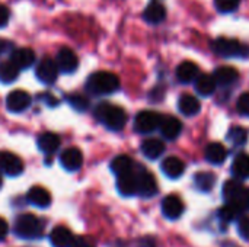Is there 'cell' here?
<instances>
[{
    "mask_svg": "<svg viewBox=\"0 0 249 247\" xmlns=\"http://www.w3.org/2000/svg\"><path fill=\"white\" fill-rule=\"evenodd\" d=\"M35 74L38 77V80L44 84H53L57 77H58V67L57 63L54 60H51L50 57H44L35 70Z\"/></svg>",
    "mask_w": 249,
    "mask_h": 247,
    "instance_id": "cell-7",
    "label": "cell"
},
{
    "mask_svg": "<svg viewBox=\"0 0 249 247\" xmlns=\"http://www.w3.org/2000/svg\"><path fill=\"white\" fill-rule=\"evenodd\" d=\"M136 178H137V194L140 197L152 198L158 194V183L150 172L140 169L139 172H136Z\"/></svg>",
    "mask_w": 249,
    "mask_h": 247,
    "instance_id": "cell-6",
    "label": "cell"
},
{
    "mask_svg": "<svg viewBox=\"0 0 249 247\" xmlns=\"http://www.w3.org/2000/svg\"><path fill=\"white\" fill-rule=\"evenodd\" d=\"M178 109L185 116H194L200 112L201 105L198 99L193 95H182L178 100Z\"/></svg>",
    "mask_w": 249,
    "mask_h": 247,
    "instance_id": "cell-23",
    "label": "cell"
},
{
    "mask_svg": "<svg viewBox=\"0 0 249 247\" xmlns=\"http://www.w3.org/2000/svg\"><path fill=\"white\" fill-rule=\"evenodd\" d=\"M86 89L92 95H111L120 89V79L111 71H96L89 76Z\"/></svg>",
    "mask_w": 249,
    "mask_h": 247,
    "instance_id": "cell-2",
    "label": "cell"
},
{
    "mask_svg": "<svg viewBox=\"0 0 249 247\" xmlns=\"http://www.w3.org/2000/svg\"><path fill=\"white\" fill-rule=\"evenodd\" d=\"M39 98H41V99H42V100H44V102L48 105V106H51V108H54V106L58 103V100H57V99H55V98H54L51 93H42Z\"/></svg>",
    "mask_w": 249,
    "mask_h": 247,
    "instance_id": "cell-41",
    "label": "cell"
},
{
    "mask_svg": "<svg viewBox=\"0 0 249 247\" xmlns=\"http://www.w3.org/2000/svg\"><path fill=\"white\" fill-rule=\"evenodd\" d=\"M238 77H239L238 71L233 67H228V66L216 68V71L213 74L216 86H222V87H228V86L233 84L238 80Z\"/></svg>",
    "mask_w": 249,
    "mask_h": 247,
    "instance_id": "cell-20",
    "label": "cell"
},
{
    "mask_svg": "<svg viewBox=\"0 0 249 247\" xmlns=\"http://www.w3.org/2000/svg\"><path fill=\"white\" fill-rule=\"evenodd\" d=\"M109 167H111L112 173H115L117 176H120V175L133 172L134 162H133L128 156H118V157H115V159L111 162V166H109Z\"/></svg>",
    "mask_w": 249,
    "mask_h": 247,
    "instance_id": "cell-31",
    "label": "cell"
},
{
    "mask_svg": "<svg viewBox=\"0 0 249 247\" xmlns=\"http://www.w3.org/2000/svg\"><path fill=\"white\" fill-rule=\"evenodd\" d=\"M226 138H228L232 144H235V146H244V144L247 143V140H248V132H247V130L242 128V127H232V128L229 130Z\"/></svg>",
    "mask_w": 249,
    "mask_h": 247,
    "instance_id": "cell-33",
    "label": "cell"
},
{
    "mask_svg": "<svg viewBox=\"0 0 249 247\" xmlns=\"http://www.w3.org/2000/svg\"><path fill=\"white\" fill-rule=\"evenodd\" d=\"M162 213L169 220H177L184 213V204L177 195H168L162 201Z\"/></svg>",
    "mask_w": 249,
    "mask_h": 247,
    "instance_id": "cell-12",
    "label": "cell"
},
{
    "mask_svg": "<svg viewBox=\"0 0 249 247\" xmlns=\"http://www.w3.org/2000/svg\"><path fill=\"white\" fill-rule=\"evenodd\" d=\"M6 48H7V42L3 41V39H0V54H3Z\"/></svg>",
    "mask_w": 249,
    "mask_h": 247,
    "instance_id": "cell-43",
    "label": "cell"
},
{
    "mask_svg": "<svg viewBox=\"0 0 249 247\" xmlns=\"http://www.w3.org/2000/svg\"><path fill=\"white\" fill-rule=\"evenodd\" d=\"M245 191V186L241 183V179H231L223 185V198L226 202H239L242 194Z\"/></svg>",
    "mask_w": 249,
    "mask_h": 247,
    "instance_id": "cell-19",
    "label": "cell"
},
{
    "mask_svg": "<svg viewBox=\"0 0 249 247\" xmlns=\"http://www.w3.org/2000/svg\"><path fill=\"white\" fill-rule=\"evenodd\" d=\"M60 163L67 172H76L83 165V154L77 147H69L60 154Z\"/></svg>",
    "mask_w": 249,
    "mask_h": 247,
    "instance_id": "cell-11",
    "label": "cell"
},
{
    "mask_svg": "<svg viewBox=\"0 0 249 247\" xmlns=\"http://www.w3.org/2000/svg\"><path fill=\"white\" fill-rule=\"evenodd\" d=\"M212 49L220 57H239V58H248L249 47L236 41V39H226V38H217L212 42Z\"/></svg>",
    "mask_w": 249,
    "mask_h": 247,
    "instance_id": "cell-4",
    "label": "cell"
},
{
    "mask_svg": "<svg viewBox=\"0 0 249 247\" xmlns=\"http://www.w3.org/2000/svg\"><path fill=\"white\" fill-rule=\"evenodd\" d=\"M55 63H57L58 71L66 73V74L74 73L79 67V58H77L76 52L70 48H61L57 52Z\"/></svg>",
    "mask_w": 249,
    "mask_h": 247,
    "instance_id": "cell-9",
    "label": "cell"
},
{
    "mask_svg": "<svg viewBox=\"0 0 249 247\" xmlns=\"http://www.w3.org/2000/svg\"><path fill=\"white\" fill-rule=\"evenodd\" d=\"M197 76H198V67L191 61H184L177 67V79L184 84L193 83L197 79Z\"/></svg>",
    "mask_w": 249,
    "mask_h": 247,
    "instance_id": "cell-22",
    "label": "cell"
},
{
    "mask_svg": "<svg viewBox=\"0 0 249 247\" xmlns=\"http://www.w3.org/2000/svg\"><path fill=\"white\" fill-rule=\"evenodd\" d=\"M160 169L165 173V176H168L169 179H178L185 172V163L181 159L172 156V157H166L162 162Z\"/></svg>",
    "mask_w": 249,
    "mask_h": 247,
    "instance_id": "cell-16",
    "label": "cell"
},
{
    "mask_svg": "<svg viewBox=\"0 0 249 247\" xmlns=\"http://www.w3.org/2000/svg\"><path fill=\"white\" fill-rule=\"evenodd\" d=\"M143 17L150 25H158L166 17V9L159 0H152L144 9Z\"/></svg>",
    "mask_w": 249,
    "mask_h": 247,
    "instance_id": "cell-15",
    "label": "cell"
},
{
    "mask_svg": "<svg viewBox=\"0 0 249 247\" xmlns=\"http://www.w3.org/2000/svg\"><path fill=\"white\" fill-rule=\"evenodd\" d=\"M31 96L23 90H13L6 98V106L13 114H20L31 106Z\"/></svg>",
    "mask_w": 249,
    "mask_h": 247,
    "instance_id": "cell-10",
    "label": "cell"
},
{
    "mask_svg": "<svg viewBox=\"0 0 249 247\" xmlns=\"http://www.w3.org/2000/svg\"><path fill=\"white\" fill-rule=\"evenodd\" d=\"M1 185H3V179H1V175H0V188H1Z\"/></svg>",
    "mask_w": 249,
    "mask_h": 247,
    "instance_id": "cell-44",
    "label": "cell"
},
{
    "mask_svg": "<svg viewBox=\"0 0 249 247\" xmlns=\"http://www.w3.org/2000/svg\"><path fill=\"white\" fill-rule=\"evenodd\" d=\"M10 61L19 68V70H25L34 66L35 63V52L31 48H18L12 52L10 55Z\"/></svg>",
    "mask_w": 249,
    "mask_h": 247,
    "instance_id": "cell-17",
    "label": "cell"
},
{
    "mask_svg": "<svg viewBox=\"0 0 249 247\" xmlns=\"http://www.w3.org/2000/svg\"><path fill=\"white\" fill-rule=\"evenodd\" d=\"M26 199L29 204H32L34 207H38V208H47L50 207L51 204V194L41 188V186H34L28 191L26 194Z\"/></svg>",
    "mask_w": 249,
    "mask_h": 247,
    "instance_id": "cell-18",
    "label": "cell"
},
{
    "mask_svg": "<svg viewBox=\"0 0 249 247\" xmlns=\"http://www.w3.org/2000/svg\"><path fill=\"white\" fill-rule=\"evenodd\" d=\"M162 115L153 111H142L134 118V130L140 134H150L160 125Z\"/></svg>",
    "mask_w": 249,
    "mask_h": 247,
    "instance_id": "cell-5",
    "label": "cell"
},
{
    "mask_svg": "<svg viewBox=\"0 0 249 247\" xmlns=\"http://www.w3.org/2000/svg\"><path fill=\"white\" fill-rule=\"evenodd\" d=\"M38 147L45 154H53L60 147V137L53 132H44L38 137Z\"/></svg>",
    "mask_w": 249,
    "mask_h": 247,
    "instance_id": "cell-26",
    "label": "cell"
},
{
    "mask_svg": "<svg viewBox=\"0 0 249 247\" xmlns=\"http://www.w3.org/2000/svg\"><path fill=\"white\" fill-rule=\"evenodd\" d=\"M9 17H10V12L6 6L0 4V28H4L9 22Z\"/></svg>",
    "mask_w": 249,
    "mask_h": 247,
    "instance_id": "cell-39",
    "label": "cell"
},
{
    "mask_svg": "<svg viewBox=\"0 0 249 247\" xmlns=\"http://www.w3.org/2000/svg\"><path fill=\"white\" fill-rule=\"evenodd\" d=\"M50 242L53 247H70L73 242V234L66 227H55L50 233Z\"/></svg>",
    "mask_w": 249,
    "mask_h": 247,
    "instance_id": "cell-25",
    "label": "cell"
},
{
    "mask_svg": "<svg viewBox=\"0 0 249 247\" xmlns=\"http://www.w3.org/2000/svg\"><path fill=\"white\" fill-rule=\"evenodd\" d=\"M194 86H196L197 93H200L201 96H212L216 90V82L213 76H209V74L197 76V79L194 80Z\"/></svg>",
    "mask_w": 249,
    "mask_h": 247,
    "instance_id": "cell-27",
    "label": "cell"
},
{
    "mask_svg": "<svg viewBox=\"0 0 249 247\" xmlns=\"http://www.w3.org/2000/svg\"><path fill=\"white\" fill-rule=\"evenodd\" d=\"M238 233L239 236L249 242V217H241L238 223Z\"/></svg>",
    "mask_w": 249,
    "mask_h": 247,
    "instance_id": "cell-37",
    "label": "cell"
},
{
    "mask_svg": "<svg viewBox=\"0 0 249 247\" xmlns=\"http://www.w3.org/2000/svg\"><path fill=\"white\" fill-rule=\"evenodd\" d=\"M142 153L149 160H156L165 153V144H163V141H160L158 138L144 140L143 144H142Z\"/></svg>",
    "mask_w": 249,
    "mask_h": 247,
    "instance_id": "cell-24",
    "label": "cell"
},
{
    "mask_svg": "<svg viewBox=\"0 0 249 247\" xmlns=\"http://www.w3.org/2000/svg\"><path fill=\"white\" fill-rule=\"evenodd\" d=\"M117 189L123 197H133L137 194V178L136 172H128L117 176Z\"/></svg>",
    "mask_w": 249,
    "mask_h": 247,
    "instance_id": "cell-14",
    "label": "cell"
},
{
    "mask_svg": "<svg viewBox=\"0 0 249 247\" xmlns=\"http://www.w3.org/2000/svg\"><path fill=\"white\" fill-rule=\"evenodd\" d=\"M0 170L7 176L15 178L23 172V163L16 154L10 151H0Z\"/></svg>",
    "mask_w": 249,
    "mask_h": 247,
    "instance_id": "cell-8",
    "label": "cell"
},
{
    "mask_svg": "<svg viewBox=\"0 0 249 247\" xmlns=\"http://www.w3.org/2000/svg\"><path fill=\"white\" fill-rule=\"evenodd\" d=\"M216 183V176L212 172H198L194 175V185L201 192H210Z\"/></svg>",
    "mask_w": 249,
    "mask_h": 247,
    "instance_id": "cell-28",
    "label": "cell"
},
{
    "mask_svg": "<svg viewBox=\"0 0 249 247\" xmlns=\"http://www.w3.org/2000/svg\"><path fill=\"white\" fill-rule=\"evenodd\" d=\"M19 76V68L10 61H3L0 63V82L4 84H9L12 82H15Z\"/></svg>",
    "mask_w": 249,
    "mask_h": 247,
    "instance_id": "cell-32",
    "label": "cell"
},
{
    "mask_svg": "<svg viewBox=\"0 0 249 247\" xmlns=\"http://www.w3.org/2000/svg\"><path fill=\"white\" fill-rule=\"evenodd\" d=\"M95 116L111 131H120L127 124V112L121 106L102 102L95 108Z\"/></svg>",
    "mask_w": 249,
    "mask_h": 247,
    "instance_id": "cell-1",
    "label": "cell"
},
{
    "mask_svg": "<svg viewBox=\"0 0 249 247\" xmlns=\"http://www.w3.org/2000/svg\"><path fill=\"white\" fill-rule=\"evenodd\" d=\"M236 108L241 115L249 116V92H245L239 96V99L236 102Z\"/></svg>",
    "mask_w": 249,
    "mask_h": 247,
    "instance_id": "cell-36",
    "label": "cell"
},
{
    "mask_svg": "<svg viewBox=\"0 0 249 247\" xmlns=\"http://www.w3.org/2000/svg\"><path fill=\"white\" fill-rule=\"evenodd\" d=\"M241 211L242 205L239 202H226V205L219 210V218L223 223H232L241 215Z\"/></svg>",
    "mask_w": 249,
    "mask_h": 247,
    "instance_id": "cell-29",
    "label": "cell"
},
{
    "mask_svg": "<svg viewBox=\"0 0 249 247\" xmlns=\"http://www.w3.org/2000/svg\"><path fill=\"white\" fill-rule=\"evenodd\" d=\"M70 247H95V245L88 237H73Z\"/></svg>",
    "mask_w": 249,
    "mask_h": 247,
    "instance_id": "cell-38",
    "label": "cell"
},
{
    "mask_svg": "<svg viewBox=\"0 0 249 247\" xmlns=\"http://www.w3.org/2000/svg\"><path fill=\"white\" fill-rule=\"evenodd\" d=\"M7 234H9V224L3 217H0V242L4 240Z\"/></svg>",
    "mask_w": 249,
    "mask_h": 247,
    "instance_id": "cell-40",
    "label": "cell"
},
{
    "mask_svg": "<svg viewBox=\"0 0 249 247\" xmlns=\"http://www.w3.org/2000/svg\"><path fill=\"white\" fill-rule=\"evenodd\" d=\"M241 0H214V7L220 13H232L239 7Z\"/></svg>",
    "mask_w": 249,
    "mask_h": 247,
    "instance_id": "cell-35",
    "label": "cell"
},
{
    "mask_svg": "<svg viewBox=\"0 0 249 247\" xmlns=\"http://www.w3.org/2000/svg\"><path fill=\"white\" fill-rule=\"evenodd\" d=\"M67 102L70 103V106L79 112L86 111L89 108V99L83 95H70L67 98Z\"/></svg>",
    "mask_w": 249,
    "mask_h": 247,
    "instance_id": "cell-34",
    "label": "cell"
},
{
    "mask_svg": "<svg viewBox=\"0 0 249 247\" xmlns=\"http://www.w3.org/2000/svg\"><path fill=\"white\" fill-rule=\"evenodd\" d=\"M241 205H242V208H245V210H248L249 211V188L248 189L245 188V191H244V194H242Z\"/></svg>",
    "mask_w": 249,
    "mask_h": 247,
    "instance_id": "cell-42",
    "label": "cell"
},
{
    "mask_svg": "<svg viewBox=\"0 0 249 247\" xmlns=\"http://www.w3.org/2000/svg\"><path fill=\"white\" fill-rule=\"evenodd\" d=\"M159 130H160L163 138H166L169 141H174V140H177L179 137V134L182 131V124L175 116H165L160 121Z\"/></svg>",
    "mask_w": 249,
    "mask_h": 247,
    "instance_id": "cell-13",
    "label": "cell"
},
{
    "mask_svg": "<svg viewBox=\"0 0 249 247\" xmlns=\"http://www.w3.org/2000/svg\"><path fill=\"white\" fill-rule=\"evenodd\" d=\"M206 160L212 165H222L228 157V150L220 143H212L204 150Z\"/></svg>",
    "mask_w": 249,
    "mask_h": 247,
    "instance_id": "cell-21",
    "label": "cell"
},
{
    "mask_svg": "<svg viewBox=\"0 0 249 247\" xmlns=\"http://www.w3.org/2000/svg\"><path fill=\"white\" fill-rule=\"evenodd\" d=\"M232 173L236 179H249V156L239 154L232 165Z\"/></svg>",
    "mask_w": 249,
    "mask_h": 247,
    "instance_id": "cell-30",
    "label": "cell"
},
{
    "mask_svg": "<svg viewBox=\"0 0 249 247\" xmlns=\"http://www.w3.org/2000/svg\"><path fill=\"white\" fill-rule=\"evenodd\" d=\"M13 233L23 240H35L42 234V223L34 214H22L13 223Z\"/></svg>",
    "mask_w": 249,
    "mask_h": 247,
    "instance_id": "cell-3",
    "label": "cell"
}]
</instances>
